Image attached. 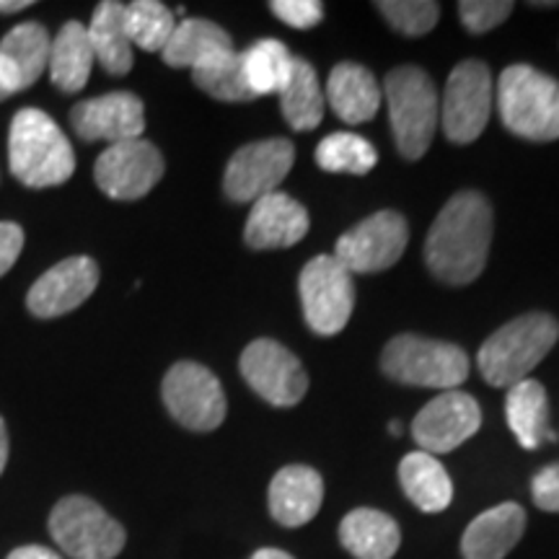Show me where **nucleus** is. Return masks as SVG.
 <instances>
[{"instance_id":"obj_1","label":"nucleus","mask_w":559,"mask_h":559,"mask_svg":"<svg viewBox=\"0 0 559 559\" xmlns=\"http://www.w3.org/2000/svg\"><path fill=\"white\" fill-rule=\"evenodd\" d=\"M492 243V207L485 194L459 192L445 202L428 241L425 260L440 283L469 285L487 267Z\"/></svg>"},{"instance_id":"obj_2","label":"nucleus","mask_w":559,"mask_h":559,"mask_svg":"<svg viewBox=\"0 0 559 559\" xmlns=\"http://www.w3.org/2000/svg\"><path fill=\"white\" fill-rule=\"evenodd\" d=\"M9 166L24 187L45 190L73 177L75 153L60 124L41 109H21L9 130Z\"/></svg>"},{"instance_id":"obj_3","label":"nucleus","mask_w":559,"mask_h":559,"mask_svg":"<svg viewBox=\"0 0 559 559\" xmlns=\"http://www.w3.org/2000/svg\"><path fill=\"white\" fill-rule=\"evenodd\" d=\"M559 340V321L534 311L508 321L479 349V370L489 386H515L547 358Z\"/></svg>"},{"instance_id":"obj_4","label":"nucleus","mask_w":559,"mask_h":559,"mask_svg":"<svg viewBox=\"0 0 559 559\" xmlns=\"http://www.w3.org/2000/svg\"><path fill=\"white\" fill-rule=\"evenodd\" d=\"M498 109L506 128L523 140L559 138V81L531 66H510L498 81Z\"/></svg>"},{"instance_id":"obj_5","label":"nucleus","mask_w":559,"mask_h":559,"mask_svg":"<svg viewBox=\"0 0 559 559\" xmlns=\"http://www.w3.org/2000/svg\"><path fill=\"white\" fill-rule=\"evenodd\" d=\"M386 102L394 143L404 158L428 153L438 128V91L423 68L402 66L386 75Z\"/></svg>"},{"instance_id":"obj_6","label":"nucleus","mask_w":559,"mask_h":559,"mask_svg":"<svg viewBox=\"0 0 559 559\" xmlns=\"http://www.w3.org/2000/svg\"><path fill=\"white\" fill-rule=\"evenodd\" d=\"M381 370L409 386L453 391L469 376V358L459 345L400 334L383 347Z\"/></svg>"},{"instance_id":"obj_7","label":"nucleus","mask_w":559,"mask_h":559,"mask_svg":"<svg viewBox=\"0 0 559 559\" xmlns=\"http://www.w3.org/2000/svg\"><path fill=\"white\" fill-rule=\"evenodd\" d=\"M50 536L70 559H115L128 534L99 502L68 495L50 513Z\"/></svg>"},{"instance_id":"obj_8","label":"nucleus","mask_w":559,"mask_h":559,"mask_svg":"<svg viewBox=\"0 0 559 559\" xmlns=\"http://www.w3.org/2000/svg\"><path fill=\"white\" fill-rule=\"evenodd\" d=\"M166 409L181 428L210 432L226 419V394L213 370L192 360H181L169 368L160 383Z\"/></svg>"},{"instance_id":"obj_9","label":"nucleus","mask_w":559,"mask_h":559,"mask_svg":"<svg viewBox=\"0 0 559 559\" xmlns=\"http://www.w3.org/2000/svg\"><path fill=\"white\" fill-rule=\"evenodd\" d=\"M300 304L309 326L321 337H332L347 326L355 306L353 275L334 260L321 254L300 272Z\"/></svg>"},{"instance_id":"obj_10","label":"nucleus","mask_w":559,"mask_h":559,"mask_svg":"<svg viewBox=\"0 0 559 559\" xmlns=\"http://www.w3.org/2000/svg\"><path fill=\"white\" fill-rule=\"evenodd\" d=\"M492 73L485 62L464 60L453 68L443 94V130L451 143H474L492 115Z\"/></svg>"},{"instance_id":"obj_11","label":"nucleus","mask_w":559,"mask_h":559,"mask_svg":"<svg viewBox=\"0 0 559 559\" xmlns=\"http://www.w3.org/2000/svg\"><path fill=\"white\" fill-rule=\"evenodd\" d=\"M409 241V226L404 215L394 210H381L370 215L355 228H349L337 241L334 260L345 267L349 275H366V272L389 270L391 264L402 260Z\"/></svg>"},{"instance_id":"obj_12","label":"nucleus","mask_w":559,"mask_h":559,"mask_svg":"<svg viewBox=\"0 0 559 559\" xmlns=\"http://www.w3.org/2000/svg\"><path fill=\"white\" fill-rule=\"evenodd\" d=\"M241 376L272 407H296L309 391V376L288 347L275 340H254L241 353Z\"/></svg>"},{"instance_id":"obj_13","label":"nucleus","mask_w":559,"mask_h":559,"mask_svg":"<svg viewBox=\"0 0 559 559\" xmlns=\"http://www.w3.org/2000/svg\"><path fill=\"white\" fill-rule=\"evenodd\" d=\"M296 160L290 140H260L243 145L230 156L223 177V190L234 202H257L264 194L277 192V185L288 177Z\"/></svg>"},{"instance_id":"obj_14","label":"nucleus","mask_w":559,"mask_h":559,"mask_svg":"<svg viewBox=\"0 0 559 559\" xmlns=\"http://www.w3.org/2000/svg\"><path fill=\"white\" fill-rule=\"evenodd\" d=\"M164 177V156L148 140H124L96 158L94 179L111 200H140Z\"/></svg>"},{"instance_id":"obj_15","label":"nucleus","mask_w":559,"mask_h":559,"mask_svg":"<svg viewBox=\"0 0 559 559\" xmlns=\"http://www.w3.org/2000/svg\"><path fill=\"white\" fill-rule=\"evenodd\" d=\"M481 428V409L466 391H443L412 423V438L425 453H449Z\"/></svg>"},{"instance_id":"obj_16","label":"nucleus","mask_w":559,"mask_h":559,"mask_svg":"<svg viewBox=\"0 0 559 559\" xmlns=\"http://www.w3.org/2000/svg\"><path fill=\"white\" fill-rule=\"evenodd\" d=\"M70 124L75 135L86 143H96V140L109 145L124 143V140L143 135L145 107L130 91H111V94L75 104L70 109Z\"/></svg>"},{"instance_id":"obj_17","label":"nucleus","mask_w":559,"mask_h":559,"mask_svg":"<svg viewBox=\"0 0 559 559\" xmlns=\"http://www.w3.org/2000/svg\"><path fill=\"white\" fill-rule=\"evenodd\" d=\"M99 285V267L91 257H70L47 270L26 296V309L37 319H55L75 311Z\"/></svg>"},{"instance_id":"obj_18","label":"nucleus","mask_w":559,"mask_h":559,"mask_svg":"<svg viewBox=\"0 0 559 559\" xmlns=\"http://www.w3.org/2000/svg\"><path fill=\"white\" fill-rule=\"evenodd\" d=\"M309 234V213L285 192L264 194L262 200L251 207L247 228H243V241L247 247L264 249H288Z\"/></svg>"},{"instance_id":"obj_19","label":"nucleus","mask_w":559,"mask_h":559,"mask_svg":"<svg viewBox=\"0 0 559 559\" xmlns=\"http://www.w3.org/2000/svg\"><path fill=\"white\" fill-rule=\"evenodd\" d=\"M52 39L37 21L13 26L0 41V79L13 94L34 86L50 62Z\"/></svg>"},{"instance_id":"obj_20","label":"nucleus","mask_w":559,"mask_h":559,"mask_svg":"<svg viewBox=\"0 0 559 559\" xmlns=\"http://www.w3.org/2000/svg\"><path fill=\"white\" fill-rule=\"evenodd\" d=\"M321 500H324V479L311 466H285L270 481V515L285 528L306 526L317 519Z\"/></svg>"},{"instance_id":"obj_21","label":"nucleus","mask_w":559,"mask_h":559,"mask_svg":"<svg viewBox=\"0 0 559 559\" xmlns=\"http://www.w3.org/2000/svg\"><path fill=\"white\" fill-rule=\"evenodd\" d=\"M526 528V510L519 502H502L477 515L464 531L461 555L464 559H506L521 542Z\"/></svg>"},{"instance_id":"obj_22","label":"nucleus","mask_w":559,"mask_h":559,"mask_svg":"<svg viewBox=\"0 0 559 559\" xmlns=\"http://www.w3.org/2000/svg\"><path fill=\"white\" fill-rule=\"evenodd\" d=\"M324 99L330 102L334 115L347 124H362L373 120L379 111L381 91L373 73L358 62H340L326 81Z\"/></svg>"},{"instance_id":"obj_23","label":"nucleus","mask_w":559,"mask_h":559,"mask_svg":"<svg viewBox=\"0 0 559 559\" xmlns=\"http://www.w3.org/2000/svg\"><path fill=\"white\" fill-rule=\"evenodd\" d=\"M340 542L358 559H391L402 544V531L391 515L373 508H358L340 523Z\"/></svg>"},{"instance_id":"obj_24","label":"nucleus","mask_w":559,"mask_h":559,"mask_svg":"<svg viewBox=\"0 0 559 559\" xmlns=\"http://www.w3.org/2000/svg\"><path fill=\"white\" fill-rule=\"evenodd\" d=\"M226 52H234V41H230L226 29H221L218 24L207 19H185L181 24H177L171 39L166 41L160 58L171 68L194 70L202 62Z\"/></svg>"},{"instance_id":"obj_25","label":"nucleus","mask_w":559,"mask_h":559,"mask_svg":"<svg viewBox=\"0 0 559 559\" xmlns=\"http://www.w3.org/2000/svg\"><path fill=\"white\" fill-rule=\"evenodd\" d=\"M506 415L513 436L526 451L539 449L542 440H557L549 430V400L539 381L523 379L508 389Z\"/></svg>"},{"instance_id":"obj_26","label":"nucleus","mask_w":559,"mask_h":559,"mask_svg":"<svg viewBox=\"0 0 559 559\" xmlns=\"http://www.w3.org/2000/svg\"><path fill=\"white\" fill-rule=\"evenodd\" d=\"M94 60L88 29L81 21H68L58 37L52 39L50 62H47L52 86L60 88L62 94H79L88 83Z\"/></svg>"},{"instance_id":"obj_27","label":"nucleus","mask_w":559,"mask_h":559,"mask_svg":"<svg viewBox=\"0 0 559 559\" xmlns=\"http://www.w3.org/2000/svg\"><path fill=\"white\" fill-rule=\"evenodd\" d=\"M324 91L319 86V75L309 60L293 58L288 81L280 88V109L285 122L296 132L317 130L324 120Z\"/></svg>"},{"instance_id":"obj_28","label":"nucleus","mask_w":559,"mask_h":559,"mask_svg":"<svg viewBox=\"0 0 559 559\" xmlns=\"http://www.w3.org/2000/svg\"><path fill=\"white\" fill-rule=\"evenodd\" d=\"M400 481L404 495L423 510V513H440L451 506L453 485L449 472L436 456L425 451L407 453L400 464Z\"/></svg>"},{"instance_id":"obj_29","label":"nucleus","mask_w":559,"mask_h":559,"mask_svg":"<svg viewBox=\"0 0 559 559\" xmlns=\"http://www.w3.org/2000/svg\"><path fill=\"white\" fill-rule=\"evenodd\" d=\"M88 39L94 58L109 75H124L132 68V41L124 29V5L117 0H104L96 5L88 26Z\"/></svg>"},{"instance_id":"obj_30","label":"nucleus","mask_w":559,"mask_h":559,"mask_svg":"<svg viewBox=\"0 0 559 559\" xmlns=\"http://www.w3.org/2000/svg\"><path fill=\"white\" fill-rule=\"evenodd\" d=\"M241 60L243 75H247V83L254 96L280 94L293 66V55L280 39H260L247 52H241Z\"/></svg>"},{"instance_id":"obj_31","label":"nucleus","mask_w":559,"mask_h":559,"mask_svg":"<svg viewBox=\"0 0 559 559\" xmlns=\"http://www.w3.org/2000/svg\"><path fill=\"white\" fill-rule=\"evenodd\" d=\"M194 86L205 91L207 96L218 102H251L257 99L251 94L247 75H243V60L241 52H226L218 58L202 62L192 70Z\"/></svg>"},{"instance_id":"obj_32","label":"nucleus","mask_w":559,"mask_h":559,"mask_svg":"<svg viewBox=\"0 0 559 559\" xmlns=\"http://www.w3.org/2000/svg\"><path fill=\"white\" fill-rule=\"evenodd\" d=\"M124 29L132 45L145 52H164L166 41L171 39L177 21L174 13L158 0H135L124 5Z\"/></svg>"},{"instance_id":"obj_33","label":"nucleus","mask_w":559,"mask_h":559,"mask_svg":"<svg viewBox=\"0 0 559 559\" xmlns=\"http://www.w3.org/2000/svg\"><path fill=\"white\" fill-rule=\"evenodd\" d=\"M379 160L373 143L355 132H332L319 143L317 164L332 174H368Z\"/></svg>"},{"instance_id":"obj_34","label":"nucleus","mask_w":559,"mask_h":559,"mask_svg":"<svg viewBox=\"0 0 559 559\" xmlns=\"http://www.w3.org/2000/svg\"><path fill=\"white\" fill-rule=\"evenodd\" d=\"M376 11H381V16L407 37H423L440 19V5L432 0H381L376 3Z\"/></svg>"},{"instance_id":"obj_35","label":"nucleus","mask_w":559,"mask_h":559,"mask_svg":"<svg viewBox=\"0 0 559 559\" xmlns=\"http://www.w3.org/2000/svg\"><path fill=\"white\" fill-rule=\"evenodd\" d=\"M513 3L510 0H461L459 19L466 29L474 34H485L510 16Z\"/></svg>"},{"instance_id":"obj_36","label":"nucleus","mask_w":559,"mask_h":559,"mask_svg":"<svg viewBox=\"0 0 559 559\" xmlns=\"http://www.w3.org/2000/svg\"><path fill=\"white\" fill-rule=\"evenodd\" d=\"M270 11L293 29H313L324 19V5L319 0H275Z\"/></svg>"},{"instance_id":"obj_37","label":"nucleus","mask_w":559,"mask_h":559,"mask_svg":"<svg viewBox=\"0 0 559 559\" xmlns=\"http://www.w3.org/2000/svg\"><path fill=\"white\" fill-rule=\"evenodd\" d=\"M531 498H534L536 508L547 510V513H559V461L536 472V477L531 479Z\"/></svg>"},{"instance_id":"obj_38","label":"nucleus","mask_w":559,"mask_h":559,"mask_svg":"<svg viewBox=\"0 0 559 559\" xmlns=\"http://www.w3.org/2000/svg\"><path fill=\"white\" fill-rule=\"evenodd\" d=\"M21 249H24V230L19 223L0 221V277L16 264Z\"/></svg>"},{"instance_id":"obj_39","label":"nucleus","mask_w":559,"mask_h":559,"mask_svg":"<svg viewBox=\"0 0 559 559\" xmlns=\"http://www.w3.org/2000/svg\"><path fill=\"white\" fill-rule=\"evenodd\" d=\"M5 559H62V557L58 555V551L39 547V544H26V547L13 549Z\"/></svg>"},{"instance_id":"obj_40","label":"nucleus","mask_w":559,"mask_h":559,"mask_svg":"<svg viewBox=\"0 0 559 559\" xmlns=\"http://www.w3.org/2000/svg\"><path fill=\"white\" fill-rule=\"evenodd\" d=\"M5 464H9V430H5L3 417H0V474L5 472Z\"/></svg>"},{"instance_id":"obj_41","label":"nucleus","mask_w":559,"mask_h":559,"mask_svg":"<svg viewBox=\"0 0 559 559\" xmlns=\"http://www.w3.org/2000/svg\"><path fill=\"white\" fill-rule=\"evenodd\" d=\"M32 0H0V13H16L29 9Z\"/></svg>"},{"instance_id":"obj_42","label":"nucleus","mask_w":559,"mask_h":559,"mask_svg":"<svg viewBox=\"0 0 559 559\" xmlns=\"http://www.w3.org/2000/svg\"><path fill=\"white\" fill-rule=\"evenodd\" d=\"M251 559H293V557L283 549H260V551H254V557Z\"/></svg>"},{"instance_id":"obj_43","label":"nucleus","mask_w":559,"mask_h":559,"mask_svg":"<svg viewBox=\"0 0 559 559\" xmlns=\"http://www.w3.org/2000/svg\"><path fill=\"white\" fill-rule=\"evenodd\" d=\"M389 432H391V436H400V432H402V423H400V419H391V423H389Z\"/></svg>"},{"instance_id":"obj_44","label":"nucleus","mask_w":559,"mask_h":559,"mask_svg":"<svg viewBox=\"0 0 559 559\" xmlns=\"http://www.w3.org/2000/svg\"><path fill=\"white\" fill-rule=\"evenodd\" d=\"M9 96H11V91H9V88H5V83H3V79H0V102H3V99H9Z\"/></svg>"},{"instance_id":"obj_45","label":"nucleus","mask_w":559,"mask_h":559,"mask_svg":"<svg viewBox=\"0 0 559 559\" xmlns=\"http://www.w3.org/2000/svg\"><path fill=\"white\" fill-rule=\"evenodd\" d=\"M531 5H534V9H557V0H555V3H531Z\"/></svg>"}]
</instances>
